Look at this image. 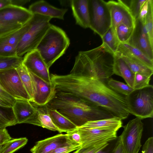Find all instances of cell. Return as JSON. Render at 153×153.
Listing matches in <instances>:
<instances>
[{
  "label": "cell",
  "mask_w": 153,
  "mask_h": 153,
  "mask_svg": "<svg viewBox=\"0 0 153 153\" xmlns=\"http://www.w3.org/2000/svg\"><path fill=\"white\" fill-rule=\"evenodd\" d=\"M108 142L91 146L81 147L74 153H96L105 146Z\"/></svg>",
  "instance_id": "obj_37"
},
{
  "label": "cell",
  "mask_w": 153,
  "mask_h": 153,
  "mask_svg": "<svg viewBox=\"0 0 153 153\" xmlns=\"http://www.w3.org/2000/svg\"><path fill=\"white\" fill-rule=\"evenodd\" d=\"M50 17L33 14L28 21L27 29L20 40L16 48V56H22L36 49L51 24Z\"/></svg>",
  "instance_id": "obj_5"
},
{
  "label": "cell",
  "mask_w": 153,
  "mask_h": 153,
  "mask_svg": "<svg viewBox=\"0 0 153 153\" xmlns=\"http://www.w3.org/2000/svg\"><path fill=\"white\" fill-rule=\"evenodd\" d=\"M107 86L114 91L125 96L128 95L134 90L127 84L112 78L108 80Z\"/></svg>",
  "instance_id": "obj_30"
},
{
  "label": "cell",
  "mask_w": 153,
  "mask_h": 153,
  "mask_svg": "<svg viewBox=\"0 0 153 153\" xmlns=\"http://www.w3.org/2000/svg\"><path fill=\"white\" fill-rule=\"evenodd\" d=\"M28 71L32 82L33 102L38 106L46 105L55 94L56 90L53 85L52 83H48L31 72Z\"/></svg>",
  "instance_id": "obj_13"
},
{
  "label": "cell",
  "mask_w": 153,
  "mask_h": 153,
  "mask_svg": "<svg viewBox=\"0 0 153 153\" xmlns=\"http://www.w3.org/2000/svg\"><path fill=\"white\" fill-rule=\"evenodd\" d=\"M129 114L141 119L153 116V86L134 90L125 96Z\"/></svg>",
  "instance_id": "obj_6"
},
{
  "label": "cell",
  "mask_w": 153,
  "mask_h": 153,
  "mask_svg": "<svg viewBox=\"0 0 153 153\" xmlns=\"http://www.w3.org/2000/svg\"><path fill=\"white\" fill-rule=\"evenodd\" d=\"M38 119L41 127L51 131H59L47 111L46 105L41 106L38 105Z\"/></svg>",
  "instance_id": "obj_26"
},
{
  "label": "cell",
  "mask_w": 153,
  "mask_h": 153,
  "mask_svg": "<svg viewBox=\"0 0 153 153\" xmlns=\"http://www.w3.org/2000/svg\"><path fill=\"white\" fill-rule=\"evenodd\" d=\"M23 59L22 57L17 56L10 57L0 56V70L16 68L22 64Z\"/></svg>",
  "instance_id": "obj_32"
},
{
  "label": "cell",
  "mask_w": 153,
  "mask_h": 153,
  "mask_svg": "<svg viewBox=\"0 0 153 153\" xmlns=\"http://www.w3.org/2000/svg\"><path fill=\"white\" fill-rule=\"evenodd\" d=\"M116 53L128 55L153 69V60L139 49L127 42L120 43Z\"/></svg>",
  "instance_id": "obj_21"
},
{
  "label": "cell",
  "mask_w": 153,
  "mask_h": 153,
  "mask_svg": "<svg viewBox=\"0 0 153 153\" xmlns=\"http://www.w3.org/2000/svg\"><path fill=\"white\" fill-rule=\"evenodd\" d=\"M22 64L28 70L48 83L52 84L49 68L36 49L26 53Z\"/></svg>",
  "instance_id": "obj_12"
},
{
  "label": "cell",
  "mask_w": 153,
  "mask_h": 153,
  "mask_svg": "<svg viewBox=\"0 0 153 153\" xmlns=\"http://www.w3.org/2000/svg\"><path fill=\"white\" fill-rule=\"evenodd\" d=\"M8 142L0 145V153H2Z\"/></svg>",
  "instance_id": "obj_50"
},
{
  "label": "cell",
  "mask_w": 153,
  "mask_h": 153,
  "mask_svg": "<svg viewBox=\"0 0 153 153\" xmlns=\"http://www.w3.org/2000/svg\"><path fill=\"white\" fill-rule=\"evenodd\" d=\"M17 124L12 107L0 106V128Z\"/></svg>",
  "instance_id": "obj_27"
},
{
  "label": "cell",
  "mask_w": 153,
  "mask_h": 153,
  "mask_svg": "<svg viewBox=\"0 0 153 153\" xmlns=\"http://www.w3.org/2000/svg\"><path fill=\"white\" fill-rule=\"evenodd\" d=\"M0 98L6 101L13 105L15 100L7 93L0 85Z\"/></svg>",
  "instance_id": "obj_44"
},
{
  "label": "cell",
  "mask_w": 153,
  "mask_h": 153,
  "mask_svg": "<svg viewBox=\"0 0 153 153\" xmlns=\"http://www.w3.org/2000/svg\"><path fill=\"white\" fill-rule=\"evenodd\" d=\"M127 43L139 49L153 60V47L143 30V24L138 19L135 20L133 32Z\"/></svg>",
  "instance_id": "obj_17"
},
{
  "label": "cell",
  "mask_w": 153,
  "mask_h": 153,
  "mask_svg": "<svg viewBox=\"0 0 153 153\" xmlns=\"http://www.w3.org/2000/svg\"><path fill=\"white\" fill-rule=\"evenodd\" d=\"M134 27H130L123 24L118 25L114 29L120 43L128 42L133 32Z\"/></svg>",
  "instance_id": "obj_31"
},
{
  "label": "cell",
  "mask_w": 153,
  "mask_h": 153,
  "mask_svg": "<svg viewBox=\"0 0 153 153\" xmlns=\"http://www.w3.org/2000/svg\"><path fill=\"white\" fill-rule=\"evenodd\" d=\"M143 30L148 36L153 47V0H148V10L145 20L143 24Z\"/></svg>",
  "instance_id": "obj_28"
},
{
  "label": "cell",
  "mask_w": 153,
  "mask_h": 153,
  "mask_svg": "<svg viewBox=\"0 0 153 153\" xmlns=\"http://www.w3.org/2000/svg\"><path fill=\"white\" fill-rule=\"evenodd\" d=\"M80 145L68 138L67 134H58L37 142L30 150L32 153H50L59 147L66 145Z\"/></svg>",
  "instance_id": "obj_16"
},
{
  "label": "cell",
  "mask_w": 153,
  "mask_h": 153,
  "mask_svg": "<svg viewBox=\"0 0 153 153\" xmlns=\"http://www.w3.org/2000/svg\"><path fill=\"white\" fill-rule=\"evenodd\" d=\"M46 105L56 110L77 127L89 121L115 117L101 107L71 93L56 90L53 98Z\"/></svg>",
  "instance_id": "obj_2"
},
{
  "label": "cell",
  "mask_w": 153,
  "mask_h": 153,
  "mask_svg": "<svg viewBox=\"0 0 153 153\" xmlns=\"http://www.w3.org/2000/svg\"><path fill=\"white\" fill-rule=\"evenodd\" d=\"M12 108L17 123H28L41 126L38 119V105L25 100H16Z\"/></svg>",
  "instance_id": "obj_11"
},
{
  "label": "cell",
  "mask_w": 153,
  "mask_h": 153,
  "mask_svg": "<svg viewBox=\"0 0 153 153\" xmlns=\"http://www.w3.org/2000/svg\"><path fill=\"white\" fill-rule=\"evenodd\" d=\"M115 56L121 58L134 74L139 73L151 77L153 69L148 67L140 61L125 54L117 53Z\"/></svg>",
  "instance_id": "obj_24"
},
{
  "label": "cell",
  "mask_w": 153,
  "mask_h": 153,
  "mask_svg": "<svg viewBox=\"0 0 153 153\" xmlns=\"http://www.w3.org/2000/svg\"><path fill=\"white\" fill-rule=\"evenodd\" d=\"M28 10L33 14H38L52 18L64 19L68 11L66 8H58L43 0L36 1L30 5Z\"/></svg>",
  "instance_id": "obj_18"
},
{
  "label": "cell",
  "mask_w": 153,
  "mask_h": 153,
  "mask_svg": "<svg viewBox=\"0 0 153 153\" xmlns=\"http://www.w3.org/2000/svg\"><path fill=\"white\" fill-rule=\"evenodd\" d=\"M148 0H147L142 7L139 15L138 19L143 24H144L145 22L148 12Z\"/></svg>",
  "instance_id": "obj_41"
},
{
  "label": "cell",
  "mask_w": 153,
  "mask_h": 153,
  "mask_svg": "<svg viewBox=\"0 0 153 153\" xmlns=\"http://www.w3.org/2000/svg\"><path fill=\"white\" fill-rule=\"evenodd\" d=\"M81 147L91 146L108 142L116 138L117 131L108 129L77 127Z\"/></svg>",
  "instance_id": "obj_10"
},
{
  "label": "cell",
  "mask_w": 153,
  "mask_h": 153,
  "mask_svg": "<svg viewBox=\"0 0 153 153\" xmlns=\"http://www.w3.org/2000/svg\"><path fill=\"white\" fill-rule=\"evenodd\" d=\"M122 120L114 117L105 119L90 121L79 127L80 128L108 129L117 131L122 127Z\"/></svg>",
  "instance_id": "obj_22"
},
{
  "label": "cell",
  "mask_w": 153,
  "mask_h": 153,
  "mask_svg": "<svg viewBox=\"0 0 153 153\" xmlns=\"http://www.w3.org/2000/svg\"><path fill=\"white\" fill-rule=\"evenodd\" d=\"M22 26L19 24L8 23L0 21V36L19 29Z\"/></svg>",
  "instance_id": "obj_36"
},
{
  "label": "cell",
  "mask_w": 153,
  "mask_h": 153,
  "mask_svg": "<svg viewBox=\"0 0 153 153\" xmlns=\"http://www.w3.org/2000/svg\"><path fill=\"white\" fill-rule=\"evenodd\" d=\"M118 137L109 141L108 144L96 153H113Z\"/></svg>",
  "instance_id": "obj_38"
},
{
  "label": "cell",
  "mask_w": 153,
  "mask_h": 153,
  "mask_svg": "<svg viewBox=\"0 0 153 153\" xmlns=\"http://www.w3.org/2000/svg\"><path fill=\"white\" fill-rule=\"evenodd\" d=\"M118 137L113 153H126L119 137Z\"/></svg>",
  "instance_id": "obj_45"
},
{
  "label": "cell",
  "mask_w": 153,
  "mask_h": 153,
  "mask_svg": "<svg viewBox=\"0 0 153 153\" xmlns=\"http://www.w3.org/2000/svg\"><path fill=\"white\" fill-rule=\"evenodd\" d=\"M143 125L142 119L136 117L123 126V130L118 137L126 153H139Z\"/></svg>",
  "instance_id": "obj_8"
},
{
  "label": "cell",
  "mask_w": 153,
  "mask_h": 153,
  "mask_svg": "<svg viewBox=\"0 0 153 153\" xmlns=\"http://www.w3.org/2000/svg\"><path fill=\"white\" fill-rule=\"evenodd\" d=\"M113 70L114 74L122 77L133 88L134 74L121 58L115 56Z\"/></svg>",
  "instance_id": "obj_23"
},
{
  "label": "cell",
  "mask_w": 153,
  "mask_h": 153,
  "mask_svg": "<svg viewBox=\"0 0 153 153\" xmlns=\"http://www.w3.org/2000/svg\"><path fill=\"white\" fill-rule=\"evenodd\" d=\"M106 2L110 13L111 27L114 30L121 24L129 27H134L135 20L122 0H111Z\"/></svg>",
  "instance_id": "obj_14"
},
{
  "label": "cell",
  "mask_w": 153,
  "mask_h": 153,
  "mask_svg": "<svg viewBox=\"0 0 153 153\" xmlns=\"http://www.w3.org/2000/svg\"><path fill=\"white\" fill-rule=\"evenodd\" d=\"M47 110L52 120L60 133H68L76 129L77 127L66 117L56 110L48 107Z\"/></svg>",
  "instance_id": "obj_20"
},
{
  "label": "cell",
  "mask_w": 153,
  "mask_h": 153,
  "mask_svg": "<svg viewBox=\"0 0 153 153\" xmlns=\"http://www.w3.org/2000/svg\"><path fill=\"white\" fill-rule=\"evenodd\" d=\"M16 69L31 99V102H33V95L32 82L28 70L22 64L17 68Z\"/></svg>",
  "instance_id": "obj_29"
},
{
  "label": "cell",
  "mask_w": 153,
  "mask_h": 153,
  "mask_svg": "<svg viewBox=\"0 0 153 153\" xmlns=\"http://www.w3.org/2000/svg\"><path fill=\"white\" fill-rule=\"evenodd\" d=\"M59 88L108 111L122 120L129 114L125 96L99 79L70 74L62 76Z\"/></svg>",
  "instance_id": "obj_1"
},
{
  "label": "cell",
  "mask_w": 153,
  "mask_h": 153,
  "mask_svg": "<svg viewBox=\"0 0 153 153\" xmlns=\"http://www.w3.org/2000/svg\"><path fill=\"white\" fill-rule=\"evenodd\" d=\"M101 38L102 44L115 55L120 43L111 26Z\"/></svg>",
  "instance_id": "obj_25"
},
{
  "label": "cell",
  "mask_w": 153,
  "mask_h": 153,
  "mask_svg": "<svg viewBox=\"0 0 153 153\" xmlns=\"http://www.w3.org/2000/svg\"><path fill=\"white\" fill-rule=\"evenodd\" d=\"M33 15L28 9L22 7L9 5L0 10V21L23 26Z\"/></svg>",
  "instance_id": "obj_15"
},
{
  "label": "cell",
  "mask_w": 153,
  "mask_h": 153,
  "mask_svg": "<svg viewBox=\"0 0 153 153\" xmlns=\"http://www.w3.org/2000/svg\"><path fill=\"white\" fill-rule=\"evenodd\" d=\"M27 141L25 137L12 138L8 142L2 153H13L24 146Z\"/></svg>",
  "instance_id": "obj_33"
},
{
  "label": "cell",
  "mask_w": 153,
  "mask_h": 153,
  "mask_svg": "<svg viewBox=\"0 0 153 153\" xmlns=\"http://www.w3.org/2000/svg\"><path fill=\"white\" fill-rule=\"evenodd\" d=\"M11 5V0H0V10Z\"/></svg>",
  "instance_id": "obj_47"
},
{
  "label": "cell",
  "mask_w": 153,
  "mask_h": 153,
  "mask_svg": "<svg viewBox=\"0 0 153 153\" xmlns=\"http://www.w3.org/2000/svg\"><path fill=\"white\" fill-rule=\"evenodd\" d=\"M89 27L101 37L111 26L110 12L107 2L102 0H88Z\"/></svg>",
  "instance_id": "obj_7"
},
{
  "label": "cell",
  "mask_w": 153,
  "mask_h": 153,
  "mask_svg": "<svg viewBox=\"0 0 153 153\" xmlns=\"http://www.w3.org/2000/svg\"><path fill=\"white\" fill-rule=\"evenodd\" d=\"M115 55L102 44L90 50L79 51L70 74L99 79L103 82L114 74Z\"/></svg>",
  "instance_id": "obj_3"
},
{
  "label": "cell",
  "mask_w": 153,
  "mask_h": 153,
  "mask_svg": "<svg viewBox=\"0 0 153 153\" xmlns=\"http://www.w3.org/2000/svg\"><path fill=\"white\" fill-rule=\"evenodd\" d=\"M60 1V3L61 5L63 6H71V0L67 1Z\"/></svg>",
  "instance_id": "obj_49"
},
{
  "label": "cell",
  "mask_w": 153,
  "mask_h": 153,
  "mask_svg": "<svg viewBox=\"0 0 153 153\" xmlns=\"http://www.w3.org/2000/svg\"><path fill=\"white\" fill-rule=\"evenodd\" d=\"M71 6L76 24L84 28L89 27L88 0H71Z\"/></svg>",
  "instance_id": "obj_19"
},
{
  "label": "cell",
  "mask_w": 153,
  "mask_h": 153,
  "mask_svg": "<svg viewBox=\"0 0 153 153\" xmlns=\"http://www.w3.org/2000/svg\"><path fill=\"white\" fill-rule=\"evenodd\" d=\"M0 85L15 100L31 99L15 68L0 70Z\"/></svg>",
  "instance_id": "obj_9"
},
{
  "label": "cell",
  "mask_w": 153,
  "mask_h": 153,
  "mask_svg": "<svg viewBox=\"0 0 153 153\" xmlns=\"http://www.w3.org/2000/svg\"><path fill=\"white\" fill-rule=\"evenodd\" d=\"M70 44V39L65 32L51 24L36 49L49 68L64 54Z\"/></svg>",
  "instance_id": "obj_4"
},
{
  "label": "cell",
  "mask_w": 153,
  "mask_h": 153,
  "mask_svg": "<svg viewBox=\"0 0 153 153\" xmlns=\"http://www.w3.org/2000/svg\"><path fill=\"white\" fill-rule=\"evenodd\" d=\"M146 0H131L126 1L128 5H126L128 8L135 20L138 19L141 8Z\"/></svg>",
  "instance_id": "obj_35"
},
{
  "label": "cell",
  "mask_w": 153,
  "mask_h": 153,
  "mask_svg": "<svg viewBox=\"0 0 153 153\" xmlns=\"http://www.w3.org/2000/svg\"><path fill=\"white\" fill-rule=\"evenodd\" d=\"M30 1L29 0H11V5L22 7Z\"/></svg>",
  "instance_id": "obj_46"
},
{
  "label": "cell",
  "mask_w": 153,
  "mask_h": 153,
  "mask_svg": "<svg viewBox=\"0 0 153 153\" xmlns=\"http://www.w3.org/2000/svg\"><path fill=\"white\" fill-rule=\"evenodd\" d=\"M10 104L6 101L0 98V106L4 107H8Z\"/></svg>",
  "instance_id": "obj_48"
},
{
  "label": "cell",
  "mask_w": 153,
  "mask_h": 153,
  "mask_svg": "<svg viewBox=\"0 0 153 153\" xmlns=\"http://www.w3.org/2000/svg\"><path fill=\"white\" fill-rule=\"evenodd\" d=\"M67 134L68 135L69 138L71 140L79 144L81 146L80 135L76 129L73 131L67 133Z\"/></svg>",
  "instance_id": "obj_43"
},
{
  "label": "cell",
  "mask_w": 153,
  "mask_h": 153,
  "mask_svg": "<svg viewBox=\"0 0 153 153\" xmlns=\"http://www.w3.org/2000/svg\"><path fill=\"white\" fill-rule=\"evenodd\" d=\"M12 139L6 128H0V145Z\"/></svg>",
  "instance_id": "obj_42"
},
{
  "label": "cell",
  "mask_w": 153,
  "mask_h": 153,
  "mask_svg": "<svg viewBox=\"0 0 153 153\" xmlns=\"http://www.w3.org/2000/svg\"><path fill=\"white\" fill-rule=\"evenodd\" d=\"M141 153H153V138L149 137L143 145Z\"/></svg>",
  "instance_id": "obj_40"
},
{
  "label": "cell",
  "mask_w": 153,
  "mask_h": 153,
  "mask_svg": "<svg viewBox=\"0 0 153 153\" xmlns=\"http://www.w3.org/2000/svg\"><path fill=\"white\" fill-rule=\"evenodd\" d=\"M80 147L78 145H66L58 148L50 153H69Z\"/></svg>",
  "instance_id": "obj_39"
},
{
  "label": "cell",
  "mask_w": 153,
  "mask_h": 153,
  "mask_svg": "<svg viewBox=\"0 0 153 153\" xmlns=\"http://www.w3.org/2000/svg\"><path fill=\"white\" fill-rule=\"evenodd\" d=\"M151 77L140 73H135L133 88L134 90H138L149 86Z\"/></svg>",
  "instance_id": "obj_34"
}]
</instances>
